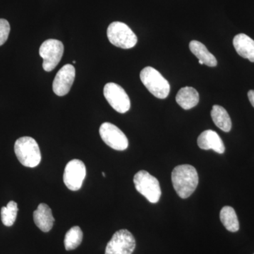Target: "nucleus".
<instances>
[{
	"instance_id": "nucleus-1",
	"label": "nucleus",
	"mask_w": 254,
	"mask_h": 254,
	"mask_svg": "<svg viewBox=\"0 0 254 254\" xmlns=\"http://www.w3.org/2000/svg\"><path fill=\"white\" fill-rule=\"evenodd\" d=\"M172 182L180 198H189L198 186V173L192 165H178L172 173Z\"/></svg>"
},
{
	"instance_id": "nucleus-2",
	"label": "nucleus",
	"mask_w": 254,
	"mask_h": 254,
	"mask_svg": "<svg viewBox=\"0 0 254 254\" xmlns=\"http://www.w3.org/2000/svg\"><path fill=\"white\" fill-rule=\"evenodd\" d=\"M14 152L18 161L27 168H36L41 161L39 145L34 138L23 136L15 142Z\"/></svg>"
},
{
	"instance_id": "nucleus-3",
	"label": "nucleus",
	"mask_w": 254,
	"mask_h": 254,
	"mask_svg": "<svg viewBox=\"0 0 254 254\" xmlns=\"http://www.w3.org/2000/svg\"><path fill=\"white\" fill-rule=\"evenodd\" d=\"M140 78L145 88L156 98L165 99L168 96L170 83L155 68L146 66L140 73Z\"/></svg>"
},
{
	"instance_id": "nucleus-4",
	"label": "nucleus",
	"mask_w": 254,
	"mask_h": 254,
	"mask_svg": "<svg viewBox=\"0 0 254 254\" xmlns=\"http://www.w3.org/2000/svg\"><path fill=\"white\" fill-rule=\"evenodd\" d=\"M136 190L150 203H156L161 196V189L158 180L145 170L138 172L133 177Z\"/></svg>"
},
{
	"instance_id": "nucleus-5",
	"label": "nucleus",
	"mask_w": 254,
	"mask_h": 254,
	"mask_svg": "<svg viewBox=\"0 0 254 254\" xmlns=\"http://www.w3.org/2000/svg\"><path fill=\"white\" fill-rule=\"evenodd\" d=\"M108 39L114 46L123 49H130L136 46L137 37L125 23L115 21L108 26L107 31Z\"/></svg>"
},
{
	"instance_id": "nucleus-6",
	"label": "nucleus",
	"mask_w": 254,
	"mask_h": 254,
	"mask_svg": "<svg viewBox=\"0 0 254 254\" xmlns=\"http://www.w3.org/2000/svg\"><path fill=\"white\" fill-rule=\"evenodd\" d=\"M39 53L43 60V69L47 72H49L58 66L63 58V43L58 40H47L41 45Z\"/></svg>"
},
{
	"instance_id": "nucleus-7",
	"label": "nucleus",
	"mask_w": 254,
	"mask_h": 254,
	"mask_svg": "<svg viewBox=\"0 0 254 254\" xmlns=\"http://www.w3.org/2000/svg\"><path fill=\"white\" fill-rule=\"evenodd\" d=\"M103 93L110 106L119 113H126L131 108L129 98L123 87L115 83L105 85Z\"/></svg>"
},
{
	"instance_id": "nucleus-8",
	"label": "nucleus",
	"mask_w": 254,
	"mask_h": 254,
	"mask_svg": "<svg viewBox=\"0 0 254 254\" xmlns=\"http://www.w3.org/2000/svg\"><path fill=\"white\" fill-rule=\"evenodd\" d=\"M136 248V240L127 230L115 232L105 249V254H132Z\"/></svg>"
},
{
	"instance_id": "nucleus-9",
	"label": "nucleus",
	"mask_w": 254,
	"mask_h": 254,
	"mask_svg": "<svg viewBox=\"0 0 254 254\" xmlns=\"http://www.w3.org/2000/svg\"><path fill=\"white\" fill-rule=\"evenodd\" d=\"M86 175L85 164L78 159L71 160L66 164L64 173V183L68 190L76 191L81 188Z\"/></svg>"
},
{
	"instance_id": "nucleus-10",
	"label": "nucleus",
	"mask_w": 254,
	"mask_h": 254,
	"mask_svg": "<svg viewBox=\"0 0 254 254\" xmlns=\"http://www.w3.org/2000/svg\"><path fill=\"white\" fill-rule=\"evenodd\" d=\"M100 135L103 141L114 150H126L128 146V138L118 127L105 123L100 127Z\"/></svg>"
},
{
	"instance_id": "nucleus-11",
	"label": "nucleus",
	"mask_w": 254,
	"mask_h": 254,
	"mask_svg": "<svg viewBox=\"0 0 254 254\" xmlns=\"http://www.w3.org/2000/svg\"><path fill=\"white\" fill-rule=\"evenodd\" d=\"M76 76V70L71 64H66L60 68L53 83V89L58 96L67 94L72 86Z\"/></svg>"
},
{
	"instance_id": "nucleus-12",
	"label": "nucleus",
	"mask_w": 254,
	"mask_h": 254,
	"mask_svg": "<svg viewBox=\"0 0 254 254\" xmlns=\"http://www.w3.org/2000/svg\"><path fill=\"white\" fill-rule=\"evenodd\" d=\"M197 143L201 149H212L220 154H222L225 150V145L221 138L217 132L213 130H206L200 133L197 140Z\"/></svg>"
},
{
	"instance_id": "nucleus-13",
	"label": "nucleus",
	"mask_w": 254,
	"mask_h": 254,
	"mask_svg": "<svg viewBox=\"0 0 254 254\" xmlns=\"http://www.w3.org/2000/svg\"><path fill=\"white\" fill-rule=\"evenodd\" d=\"M33 220L36 226L44 232H48L53 228L55 218L52 210L46 203H41L33 212Z\"/></svg>"
},
{
	"instance_id": "nucleus-14",
	"label": "nucleus",
	"mask_w": 254,
	"mask_h": 254,
	"mask_svg": "<svg viewBox=\"0 0 254 254\" xmlns=\"http://www.w3.org/2000/svg\"><path fill=\"white\" fill-rule=\"evenodd\" d=\"M233 46L241 57L254 63V41L250 36L245 33L237 35L233 39Z\"/></svg>"
},
{
	"instance_id": "nucleus-15",
	"label": "nucleus",
	"mask_w": 254,
	"mask_h": 254,
	"mask_svg": "<svg viewBox=\"0 0 254 254\" xmlns=\"http://www.w3.org/2000/svg\"><path fill=\"white\" fill-rule=\"evenodd\" d=\"M176 101L183 109L190 110L198 105L199 95L195 88L189 86L184 87L177 93Z\"/></svg>"
},
{
	"instance_id": "nucleus-16",
	"label": "nucleus",
	"mask_w": 254,
	"mask_h": 254,
	"mask_svg": "<svg viewBox=\"0 0 254 254\" xmlns=\"http://www.w3.org/2000/svg\"><path fill=\"white\" fill-rule=\"evenodd\" d=\"M190 52L198 58V60H201L203 64L208 66H216L218 64L216 58L213 54L208 51L206 47L199 41H192L190 43Z\"/></svg>"
},
{
	"instance_id": "nucleus-17",
	"label": "nucleus",
	"mask_w": 254,
	"mask_h": 254,
	"mask_svg": "<svg viewBox=\"0 0 254 254\" xmlns=\"http://www.w3.org/2000/svg\"><path fill=\"white\" fill-rule=\"evenodd\" d=\"M215 125L223 131L229 132L232 128V121L226 110L220 105H214L210 113Z\"/></svg>"
},
{
	"instance_id": "nucleus-18",
	"label": "nucleus",
	"mask_w": 254,
	"mask_h": 254,
	"mask_svg": "<svg viewBox=\"0 0 254 254\" xmlns=\"http://www.w3.org/2000/svg\"><path fill=\"white\" fill-rule=\"evenodd\" d=\"M220 218L222 225L228 231L236 232L240 230V223L236 212L232 207H223L220 213Z\"/></svg>"
},
{
	"instance_id": "nucleus-19",
	"label": "nucleus",
	"mask_w": 254,
	"mask_h": 254,
	"mask_svg": "<svg viewBox=\"0 0 254 254\" xmlns=\"http://www.w3.org/2000/svg\"><path fill=\"white\" fill-rule=\"evenodd\" d=\"M83 240V232L78 226L71 227L66 233L64 247L66 250L71 251L77 248Z\"/></svg>"
},
{
	"instance_id": "nucleus-20",
	"label": "nucleus",
	"mask_w": 254,
	"mask_h": 254,
	"mask_svg": "<svg viewBox=\"0 0 254 254\" xmlns=\"http://www.w3.org/2000/svg\"><path fill=\"white\" fill-rule=\"evenodd\" d=\"M18 210L17 203L13 200L9 201L6 207L1 208V222L5 226L11 227L14 225L16 217H17Z\"/></svg>"
},
{
	"instance_id": "nucleus-21",
	"label": "nucleus",
	"mask_w": 254,
	"mask_h": 254,
	"mask_svg": "<svg viewBox=\"0 0 254 254\" xmlns=\"http://www.w3.org/2000/svg\"><path fill=\"white\" fill-rule=\"evenodd\" d=\"M10 33L9 23L4 18H0V46L7 41Z\"/></svg>"
},
{
	"instance_id": "nucleus-22",
	"label": "nucleus",
	"mask_w": 254,
	"mask_h": 254,
	"mask_svg": "<svg viewBox=\"0 0 254 254\" xmlns=\"http://www.w3.org/2000/svg\"><path fill=\"white\" fill-rule=\"evenodd\" d=\"M248 98H249V100H250L251 104H252V106H253L254 108V90H250V91L248 92Z\"/></svg>"
},
{
	"instance_id": "nucleus-23",
	"label": "nucleus",
	"mask_w": 254,
	"mask_h": 254,
	"mask_svg": "<svg viewBox=\"0 0 254 254\" xmlns=\"http://www.w3.org/2000/svg\"><path fill=\"white\" fill-rule=\"evenodd\" d=\"M198 63H199L200 64H203V62H202L201 60H198Z\"/></svg>"
},
{
	"instance_id": "nucleus-24",
	"label": "nucleus",
	"mask_w": 254,
	"mask_h": 254,
	"mask_svg": "<svg viewBox=\"0 0 254 254\" xmlns=\"http://www.w3.org/2000/svg\"><path fill=\"white\" fill-rule=\"evenodd\" d=\"M103 176L105 177V174L104 173H103Z\"/></svg>"
}]
</instances>
